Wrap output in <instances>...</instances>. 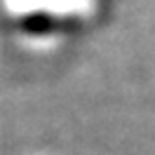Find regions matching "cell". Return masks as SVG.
<instances>
[{"instance_id":"cell-1","label":"cell","mask_w":155,"mask_h":155,"mask_svg":"<svg viewBox=\"0 0 155 155\" xmlns=\"http://www.w3.org/2000/svg\"><path fill=\"white\" fill-rule=\"evenodd\" d=\"M21 33L26 35H47V33H57V31H66L75 26V19H64V17H54L49 12H31L17 19Z\"/></svg>"}]
</instances>
